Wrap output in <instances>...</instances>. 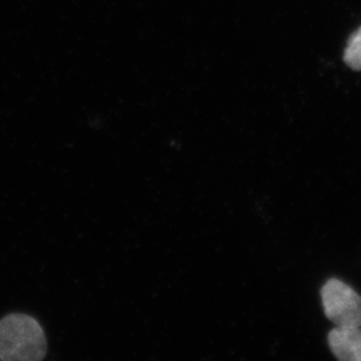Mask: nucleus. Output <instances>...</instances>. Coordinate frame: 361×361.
<instances>
[{"label": "nucleus", "instance_id": "obj_3", "mask_svg": "<svg viewBox=\"0 0 361 361\" xmlns=\"http://www.w3.org/2000/svg\"><path fill=\"white\" fill-rule=\"evenodd\" d=\"M332 355L341 361H361V326H336L327 334Z\"/></svg>", "mask_w": 361, "mask_h": 361}, {"label": "nucleus", "instance_id": "obj_1", "mask_svg": "<svg viewBox=\"0 0 361 361\" xmlns=\"http://www.w3.org/2000/svg\"><path fill=\"white\" fill-rule=\"evenodd\" d=\"M46 353V334L35 318L10 314L0 319V360L40 361Z\"/></svg>", "mask_w": 361, "mask_h": 361}, {"label": "nucleus", "instance_id": "obj_2", "mask_svg": "<svg viewBox=\"0 0 361 361\" xmlns=\"http://www.w3.org/2000/svg\"><path fill=\"white\" fill-rule=\"evenodd\" d=\"M321 297L325 316L336 326H361V296L352 286L330 279L322 286Z\"/></svg>", "mask_w": 361, "mask_h": 361}, {"label": "nucleus", "instance_id": "obj_4", "mask_svg": "<svg viewBox=\"0 0 361 361\" xmlns=\"http://www.w3.org/2000/svg\"><path fill=\"white\" fill-rule=\"evenodd\" d=\"M344 62L353 71L361 72V26L348 39L344 51Z\"/></svg>", "mask_w": 361, "mask_h": 361}]
</instances>
